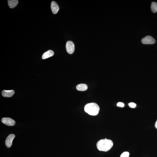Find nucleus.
<instances>
[{"instance_id": "f257e3e1", "label": "nucleus", "mask_w": 157, "mask_h": 157, "mask_svg": "<svg viewBox=\"0 0 157 157\" xmlns=\"http://www.w3.org/2000/svg\"><path fill=\"white\" fill-rule=\"evenodd\" d=\"M98 150L101 151L106 152L110 150L113 146L112 140L105 138L99 140L97 143Z\"/></svg>"}, {"instance_id": "f03ea898", "label": "nucleus", "mask_w": 157, "mask_h": 157, "mask_svg": "<svg viewBox=\"0 0 157 157\" xmlns=\"http://www.w3.org/2000/svg\"><path fill=\"white\" fill-rule=\"evenodd\" d=\"M85 112L90 115L95 116L99 113L100 108L97 104L91 103L87 104L84 108Z\"/></svg>"}, {"instance_id": "7ed1b4c3", "label": "nucleus", "mask_w": 157, "mask_h": 157, "mask_svg": "<svg viewBox=\"0 0 157 157\" xmlns=\"http://www.w3.org/2000/svg\"><path fill=\"white\" fill-rule=\"evenodd\" d=\"M141 41L144 44H153L155 43L154 38L150 35H147L142 38Z\"/></svg>"}, {"instance_id": "20e7f679", "label": "nucleus", "mask_w": 157, "mask_h": 157, "mask_svg": "<svg viewBox=\"0 0 157 157\" xmlns=\"http://www.w3.org/2000/svg\"><path fill=\"white\" fill-rule=\"evenodd\" d=\"M66 48L68 53L70 54H73L75 49L74 44L73 42L70 41H68L66 43Z\"/></svg>"}, {"instance_id": "39448f33", "label": "nucleus", "mask_w": 157, "mask_h": 157, "mask_svg": "<svg viewBox=\"0 0 157 157\" xmlns=\"http://www.w3.org/2000/svg\"><path fill=\"white\" fill-rule=\"evenodd\" d=\"M1 122L6 125L8 126H14L16 123L15 121L9 118H4L1 119Z\"/></svg>"}, {"instance_id": "423d86ee", "label": "nucleus", "mask_w": 157, "mask_h": 157, "mask_svg": "<svg viewBox=\"0 0 157 157\" xmlns=\"http://www.w3.org/2000/svg\"><path fill=\"white\" fill-rule=\"evenodd\" d=\"M15 137L14 134H10L7 137L5 141V144L7 148L11 147L12 145L13 140Z\"/></svg>"}, {"instance_id": "0eeeda50", "label": "nucleus", "mask_w": 157, "mask_h": 157, "mask_svg": "<svg viewBox=\"0 0 157 157\" xmlns=\"http://www.w3.org/2000/svg\"><path fill=\"white\" fill-rule=\"evenodd\" d=\"M51 7L52 11L54 14H57L60 9L57 3L54 1H52L51 2Z\"/></svg>"}, {"instance_id": "6e6552de", "label": "nucleus", "mask_w": 157, "mask_h": 157, "mask_svg": "<svg viewBox=\"0 0 157 157\" xmlns=\"http://www.w3.org/2000/svg\"><path fill=\"white\" fill-rule=\"evenodd\" d=\"M15 93V91L13 90H4L2 91V95L3 96L5 97H10L12 96Z\"/></svg>"}, {"instance_id": "1a4fd4ad", "label": "nucleus", "mask_w": 157, "mask_h": 157, "mask_svg": "<svg viewBox=\"0 0 157 157\" xmlns=\"http://www.w3.org/2000/svg\"><path fill=\"white\" fill-rule=\"evenodd\" d=\"M54 54V52L52 50H49L43 54L42 56V59H44L49 58L50 57H52Z\"/></svg>"}, {"instance_id": "9d476101", "label": "nucleus", "mask_w": 157, "mask_h": 157, "mask_svg": "<svg viewBox=\"0 0 157 157\" xmlns=\"http://www.w3.org/2000/svg\"><path fill=\"white\" fill-rule=\"evenodd\" d=\"M8 4L10 8L12 9L17 6L18 4V1L17 0H9Z\"/></svg>"}, {"instance_id": "9b49d317", "label": "nucleus", "mask_w": 157, "mask_h": 157, "mask_svg": "<svg viewBox=\"0 0 157 157\" xmlns=\"http://www.w3.org/2000/svg\"><path fill=\"white\" fill-rule=\"evenodd\" d=\"M76 88L78 91H84L87 89L88 86L85 84H81L77 86Z\"/></svg>"}, {"instance_id": "f8f14e48", "label": "nucleus", "mask_w": 157, "mask_h": 157, "mask_svg": "<svg viewBox=\"0 0 157 157\" xmlns=\"http://www.w3.org/2000/svg\"><path fill=\"white\" fill-rule=\"evenodd\" d=\"M151 10L152 12L156 13L157 12V3L152 2L151 6Z\"/></svg>"}, {"instance_id": "ddd939ff", "label": "nucleus", "mask_w": 157, "mask_h": 157, "mask_svg": "<svg viewBox=\"0 0 157 157\" xmlns=\"http://www.w3.org/2000/svg\"><path fill=\"white\" fill-rule=\"evenodd\" d=\"M130 153L128 152H125L123 153L121 155L120 157H129Z\"/></svg>"}, {"instance_id": "4468645a", "label": "nucleus", "mask_w": 157, "mask_h": 157, "mask_svg": "<svg viewBox=\"0 0 157 157\" xmlns=\"http://www.w3.org/2000/svg\"><path fill=\"white\" fill-rule=\"evenodd\" d=\"M129 105L130 107L131 108H135L136 107V105L135 103H129Z\"/></svg>"}, {"instance_id": "2eb2a0df", "label": "nucleus", "mask_w": 157, "mask_h": 157, "mask_svg": "<svg viewBox=\"0 0 157 157\" xmlns=\"http://www.w3.org/2000/svg\"><path fill=\"white\" fill-rule=\"evenodd\" d=\"M117 105L118 106L122 107H123L124 106H125L124 104L122 103V102H119V103L117 104Z\"/></svg>"}, {"instance_id": "dca6fc26", "label": "nucleus", "mask_w": 157, "mask_h": 157, "mask_svg": "<svg viewBox=\"0 0 157 157\" xmlns=\"http://www.w3.org/2000/svg\"><path fill=\"white\" fill-rule=\"evenodd\" d=\"M155 127H156V128L157 129V121H156V122H155Z\"/></svg>"}]
</instances>
